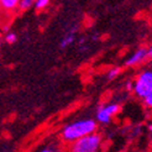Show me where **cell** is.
Returning a JSON list of instances; mask_svg holds the SVG:
<instances>
[{"label":"cell","mask_w":152,"mask_h":152,"mask_svg":"<svg viewBox=\"0 0 152 152\" xmlns=\"http://www.w3.org/2000/svg\"><path fill=\"white\" fill-rule=\"evenodd\" d=\"M96 129H98V123L95 120L82 119L66 125L62 132H61V137H62V141L67 143H72L73 141L83 137V136L95 132Z\"/></svg>","instance_id":"cell-1"},{"label":"cell","mask_w":152,"mask_h":152,"mask_svg":"<svg viewBox=\"0 0 152 152\" xmlns=\"http://www.w3.org/2000/svg\"><path fill=\"white\" fill-rule=\"evenodd\" d=\"M132 90L135 92L136 96L143 100L147 108L152 106V71L146 69L141 72L136 80L134 82V88Z\"/></svg>","instance_id":"cell-2"},{"label":"cell","mask_w":152,"mask_h":152,"mask_svg":"<svg viewBox=\"0 0 152 152\" xmlns=\"http://www.w3.org/2000/svg\"><path fill=\"white\" fill-rule=\"evenodd\" d=\"M102 136L95 131L73 141L71 150L73 152H96L102 147Z\"/></svg>","instance_id":"cell-3"},{"label":"cell","mask_w":152,"mask_h":152,"mask_svg":"<svg viewBox=\"0 0 152 152\" xmlns=\"http://www.w3.org/2000/svg\"><path fill=\"white\" fill-rule=\"evenodd\" d=\"M120 111V105L116 104V103H109V104H104V105H100L99 109L96 110V115H95V119L98 123L100 124H109L113 116H115L116 114Z\"/></svg>","instance_id":"cell-4"},{"label":"cell","mask_w":152,"mask_h":152,"mask_svg":"<svg viewBox=\"0 0 152 152\" xmlns=\"http://www.w3.org/2000/svg\"><path fill=\"white\" fill-rule=\"evenodd\" d=\"M152 56V48L151 47H141L136 50L132 55L125 61L126 67H136L142 63H145L147 59H150Z\"/></svg>","instance_id":"cell-5"},{"label":"cell","mask_w":152,"mask_h":152,"mask_svg":"<svg viewBox=\"0 0 152 152\" xmlns=\"http://www.w3.org/2000/svg\"><path fill=\"white\" fill-rule=\"evenodd\" d=\"M75 28H77V27L71 28V31L67 32L63 36L62 41H61V43H59V47L61 48H67V47H69L71 45L74 43V41H75Z\"/></svg>","instance_id":"cell-6"},{"label":"cell","mask_w":152,"mask_h":152,"mask_svg":"<svg viewBox=\"0 0 152 152\" xmlns=\"http://www.w3.org/2000/svg\"><path fill=\"white\" fill-rule=\"evenodd\" d=\"M18 3L19 0H0V7L4 11H14L15 9H18Z\"/></svg>","instance_id":"cell-7"},{"label":"cell","mask_w":152,"mask_h":152,"mask_svg":"<svg viewBox=\"0 0 152 152\" xmlns=\"http://www.w3.org/2000/svg\"><path fill=\"white\" fill-rule=\"evenodd\" d=\"M34 3H35V0H19L18 7L21 11H26L30 9V7L34 6Z\"/></svg>","instance_id":"cell-8"},{"label":"cell","mask_w":152,"mask_h":152,"mask_svg":"<svg viewBox=\"0 0 152 152\" xmlns=\"http://www.w3.org/2000/svg\"><path fill=\"white\" fill-rule=\"evenodd\" d=\"M120 73H121V68L120 67H114V68H111V69L108 72L106 77H108L109 80H113V79H115L116 77H119Z\"/></svg>","instance_id":"cell-9"},{"label":"cell","mask_w":152,"mask_h":152,"mask_svg":"<svg viewBox=\"0 0 152 152\" xmlns=\"http://www.w3.org/2000/svg\"><path fill=\"white\" fill-rule=\"evenodd\" d=\"M50 1L51 0H35L34 6L36 7L37 10H43L50 5Z\"/></svg>","instance_id":"cell-10"},{"label":"cell","mask_w":152,"mask_h":152,"mask_svg":"<svg viewBox=\"0 0 152 152\" xmlns=\"http://www.w3.org/2000/svg\"><path fill=\"white\" fill-rule=\"evenodd\" d=\"M4 40H5L6 43L12 45V43H15V42L18 41V35H16V34H14V32H7Z\"/></svg>","instance_id":"cell-11"},{"label":"cell","mask_w":152,"mask_h":152,"mask_svg":"<svg viewBox=\"0 0 152 152\" xmlns=\"http://www.w3.org/2000/svg\"><path fill=\"white\" fill-rule=\"evenodd\" d=\"M40 151L41 152H56V151H58V146L57 145H53V143H50V145L42 147Z\"/></svg>","instance_id":"cell-12"},{"label":"cell","mask_w":152,"mask_h":152,"mask_svg":"<svg viewBox=\"0 0 152 152\" xmlns=\"http://www.w3.org/2000/svg\"><path fill=\"white\" fill-rule=\"evenodd\" d=\"M132 88H134V82H129L127 84H126V89H127V90H130V92H131Z\"/></svg>","instance_id":"cell-13"},{"label":"cell","mask_w":152,"mask_h":152,"mask_svg":"<svg viewBox=\"0 0 152 152\" xmlns=\"http://www.w3.org/2000/svg\"><path fill=\"white\" fill-rule=\"evenodd\" d=\"M84 42H86V39H84V37H82V39L79 40V45H83Z\"/></svg>","instance_id":"cell-14"},{"label":"cell","mask_w":152,"mask_h":152,"mask_svg":"<svg viewBox=\"0 0 152 152\" xmlns=\"http://www.w3.org/2000/svg\"><path fill=\"white\" fill-rule=\"evenodd\" d=\"M92 39H93V41H96V39H98V35H94V36L92 37Z\"/></svg>","instance_id":"cell-15"},{"label":"cell","mask_w":152,"mask_h":152,"mask_svg":"<svg viewBox=\"0 0 152 152\" xmlns=\"http://www.w3.org/2000/svg\"><path fill=\"white\" fill-rule=\"evenodd\" d=\"M1 43H3V40H1V39H0V46H1Z\"/></svg>","instance_id":"cell-16"}]
</instances>
